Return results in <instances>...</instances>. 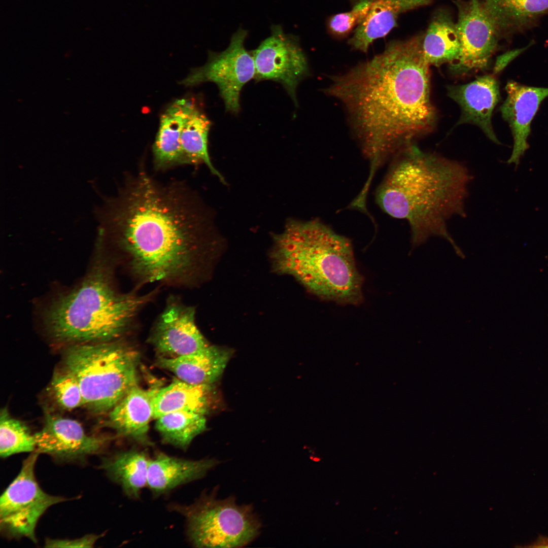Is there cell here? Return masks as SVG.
<instances>
[{"label":"cell","mask_w":548,"mask_h":548,"mask_svg":"<svg viewBox=\"0 0 548 548\" xmlns=\"http://www.w3.org/2000/svg\"><path fill=\"white\" fill-rule=\"evenodd\" d=\"M100 536L88 535L75 539H47L45 547H92Z\"/></svg>","instance_id":"f546056e"},{"label":"cell","mask_w":548,"mask_h":548,"mask_svg":"<svg viewBox=\"0 0 548 548\" xmlns=\"http://www.w3.org/2000/svg\"><path fill=\"white\" fill-rule=\"evenodd\" d=\"M211 121L196 107L187 121L181 135V148L184 165L205 164L224 184L222 175L213 164L208 151V135Z\"/></svg>","instance_id":"d4e9b609"},{"label":"cell","mask_w":548,"mask_h":548,"mask_svg":"<svg viewBox=\"0 0 548 548\" xmlns=\"http://www.w3.org/2000/svg\"><path fill=\"white\" fill-rule=\"evenodd\" d=\"M35 452L60 460L80 459L104 449L107 438L87 434L78 421L48 414L42 428L34 434Z\"/></svg>","instance_id":"4fadbf2b"},{"label":"cell","mask_w":548,"mask_h":548,"mask_svg":"<svg viewBox=\"0 0 548 548\" xmlns=\"http://www.w3.org/2000/svg\"><path fill=\"white\" fill-rule=\"evenodd\" d=\"M195 314L194 308L178 300L169 301L149 337L159 357H180L210 345L196 326Z\"/></svg>","instance_id":"7c38bea8"},{"label":"cell","mask_w":548,"mask_h":548,"mask_svg":"<svg viewBox=\"0 0 548 548\" xmlns=\"http://www.w3.org/2000/svg\"><path fill=\"white\" fill-rule=\"evenodd\" d=\"M51 387L56 402L62 408L71 410L83 405L79 384L66 369L54 375Z\"/></svg>","instance_id":"83f0119b"},{"label":"cell","mask_w":548,"mask_h":548,"mask_svg":"<svg viewBox=\"0 0 548 548\" xmlns=\"http://www.w3.org/2000/svg\"><path fill=\"white\" fill-rule=\"evenodd\" d=\"M447 88L449 96L461 108V115L458 124L477 125L492 141L500 144L491 122L493 111L500 99L496 79L487 75L469 83L451 85Z\"/></svg>","instance_id":"9a60e30c"},{"label":"cell","mask_w":548,"mask_h":548,"mask_svg":"<svg viewBox=\"0 0 548 548\" xmlns=\"http://www.w3.org/2000/svg\"><path fill=\"white\" fill-rule=\"evenodd\" d=\"M501 39L523 32L548 15V0H482Z\"/></svg>","instance_id":"44dd1931"},{"label":"cell","mask_w":548,"mask_h":548,"mask_svg":"<svg viewBox=\"0 0 548 548\" xmlns=\"http://www.w3.org/2000/svg\"><path fill=\"white\" fill-rule=\"evenodd\" d=\"M115 247L142 283L187 285L215 248L214 226L186 184L162 183L142 167L126 176L113 205Z\"/></svg>","instance_id":"6da1fadb"},{"label":"cell","mask_w":548,"mask_h":548,"mask_svg":"<svg viewBox=\"0 0 548 548\" xmlns=\"http://www.w3.org/2000/svg\"><path fill=\"white\" fill-rule=\"evenodd\" d=\"M280 239L289 271L310 292L341 304L361 303L363 279L348 238L313 220L289 223Z\"/></svg>","instance_id":"5b68a950"},{"label":"cell","mask_w":548,"mask_h":548,"mask_svg":"<svg viewBox=\"0 0 548 548\" xmlns=\"http://www.w3.org/2000/svg\"><path fill=\"white\" fill-rule=\"evenodd\" d=\"M212 385H193L175 379L159 388L152 401L153 418L168 413L187 411L205 415L211 405Z\"/></svg>","instance_id":"7402d4cb"},{"label":"cell","mask_w":548,"mask_h":548,"mask_svg":"<svg viewBox=\"0 0 548 548\" xmlns=\"http://www.w3.org/2000/svg\"><path fill=\"white\" fill-rule=\"evenodd\" d=\"M435 0H372L368 13L348 41L352 49L366 53L377 39L387 36L397 25L399 16L429 5Z\"/></svg>","instance_id":"ffe728a7"},{"label":"cell","mask_w":548,"mask_h":548,"mask_svg":"<svg viewBox=\"0 0 548 548\" xmlns=\"http://www.w3.org/2000/svg\"><path fill=\"white\" fill-rule=\"evenodd\" d=\"M372 0H359L348 12L332 16L328 22L330 33L336 38L346 37L367 15Z\"/></svg>","instance_id":"f1b7e54d"},{"label":"cell","mask_w":548,"mask_h":548,"mask_svg":"<svg viewBox=\"0 0 548 548\" xmlns=\"http://www.w3.org/2000/svg\"><path fill=\"white\" fill-rule=\"evenodd\" d=\"M106 264L96 259L79 285L47 309L44 324L56 340L77 344L118 339L151 299L154 292L142 295L118 292Z\"/></svg>","instance_id":"277c9868"},{"label":"cell","mask_w":548,"mask_h":548,"mask_svg":"<svg viewBox=\"0 0 548 548\" xmlns=\"http://www.w3.org/2000/svg\"><path fill=\"white\" fill-rule=\"evenodd\" d=\"M507 97L500 110L509 124L513 138L512 152L507 163L518 165L529 148L530 126L540 104L548 96V88L536 87L509 81L505 86Z\"/></svg>","instance_id":"5bb4252c"},{"label":"cell","mask_w":548,"mask_h":548,"mask_svg":"<svg viewBox=\"0 0 548 548\" xmlns=\"http://www.w3.org/2000/svg\"><path fill=\"white\" fill-rule=\"evenodd\" d=\"M36 442L32 434L24 423L13 418L6 408L0 414V455L7 458L21 453L34 452Z\"/></svg>","instance_id":"4316f807"},{"label":"cell","mask_w":548,"mask_h":548,"mask_svg":"<svg viewBox=\"0 0 548 548\" xmlns=\"http://www.w3.org/2000/svg\"><path fill=\"white\" fill-rule=\"evenodd\" d=\"M155 428L163 442L186 450L207 429L204 415L187 411L168 413L156 419Z\"/></svg>","instance_id":"484cf974"},{"label":"cell","mask_w":548,"mask_h":548,"mask_svg":"<svg viewBox=\"0 0 548 548\" xmlns=\"http://www.w3.org/2000/svg\"><path fill=\"white\" fill-rule=\"evenodd\" d=\"M231 350L216 346L175 358L159 357L156 364L178 379L193 385H212L223 373Z\"/></svg>","instance_id":"e0dca14e"},{"label":"cell","mask_w":548,"mask_h":548,"mask_svg":"<svg viewBox=\"0 0 548 548\" xmlns=\"http://www.w3.org/2000/svg\"><path fill=\"white\" fill-rule=\"evenodd\" d=\"M139 351L119 339L77 344L65 354V369L77 379L83 405L93 412L110 411L138 385Z\"/></svg>","instance_id":"8992f818"},{"label":"cell","mask_w":548,"mask_h":548,"mask_svg":"<svg viewBox=\"0 0 548 548\" xmlns=\"http://www.w3.org/2000/svg\"><path fill=\"white\" fill-rule=\"evenodd\" d=\"M375 193L377 203L389 216L407 221L414 247L432 236L448 241L462 253L448 223L465 217V202L472 179L463 163L420 150L414 143L392 158Z\"/></svg>","instance_id":"3957f363"},{"label":"cell","mask_w":548,"mask_h":548,"mask_svg":"<svg viewBox=\"0 0 548 548\" xmlns=\"http://www.w3.org/2000/svg\"><path fill=\"white\" fill-rule=\"evenodd\" d=\"M247 36L246 30L239 28L232 36L227 48L219 53L210 52L207 63L194 70L183 83L193 85L204 82L215 83L226 110L237 113L241 90L255 76L253 55L244 46Z\"/></svg>","instance_id":"9c48e42d"},{"label":"cell","mask_w":548,"mask_h":548,"mask_svg":"<svg viewBox=\"0 0 548 548\" xmlns=\"http://www.w3.org/2000/svg\"><path fill=\"white\" fill-rule=\"evenodd\" d=\"M149 460L146 452L131 449L105 458L101 467L127 496L137 499L142 489L147 486Z\"/></svg>","instance_id":"cb8c5ba5"},{"label":"cell","mask_w":548,"mask_h":548,"mask_svg":"<svg viewBox=\"0 0 548 548\" xmlns=\"http://www.w3.org/2000/svg\"><path fill=\"white\" fill-rule=\"evenodd\" d=\"M532 44L533 41H531L524 48L511 50L500 56L497 59L496 66L494 68L495 71L496 73L500 71L510 60L528 48Z\"/></svg>","instance_id":"4dcf8cb0"},{"label":"cell","mask_w":548,"mask_h":548,"mask_svg":"<svg viewBox=\"0 0 548 548\" xmlns=\"http://www.w3.org/2000/svg\"><path fill=\"white\" fill-rule=\"evenodd\" d=\"M195 107L189 100L179 99L169 106L161 115L158 131L153 145V165L155 170L163 171L184 165L181 135Z\"/></svg>","instance_id":"d6986e66"},{"label":"cell","mask_w":548,"mask_h":548,"mask_svg":"<svg viewBox=\"0 0 548 548\" xmlns=\"http://www.w3.org/2000/svg\"><path fill=\"white\" fill-rule=\"evenodd\" d=\"M257 81L269 80L281 83L297 105L296 88L307 77L306 57L296 37L286 34L279 25H273L270 35L251 53Z\"/></svg>","instance_id":"30bf717a"},{"label":"cell","mask_w":548,"mask_h":548,"mask_svg":"<svg viewBox=\"0 0 548 548\" xmlns=\"http://www.w3.org/2000/svg\"><path fill=\"white\" fill-rule=\"evenodd\" d=\"M219 463L215 459L192 460L156 452L149 460L147 486L154 496H159L202 478Z\"/></svg>","instance_id":"ac0fdd59"},{"label":"cell","mask_w":548,"mask_h":548,"mask_svg":"<svg viewBox=\"0 0 548 548\" xmlns=\"http://www.w3.org/2000/svg\"><path fill=\"white\" fill-rule=\"evenodd\" d=\"M39 454L34 452L23 461L20 472L0 500V527L11 537H26L37 542L35 529L46 510L63 502L62 497L47 494L40 487L35 467Z\"/></svg>","instance_id":"ba28073f"},{"label":"cell","mask_w":548,"mask_h":548,"mask_svg":"<svg viewBox=\"0 0 548 548\" xmlns=\"http://www.w3.org/2000/svg\"><path fill=\"white\" fill-rule=\"evenodd\" d=\"M172 507L185 518L188 539L197 547H239L255 539L261 524L251 504H237L233 497L207 495L189 505Z\"/></svg>","instance_id":"52a82bcc"},{"label":"cell","mask_w":548,"mask_h":548,"mask_svg":"<svg viewBox=\"0 0 548 548\" xmlns=\"http://www.w3.org/2000/svg\"><path fill=\"white\" fill-rule=\"evenodd\" d=\"M454 4L461 49L450 68L461 74L485 70L501 39L482 0H457Z\"/></svg>","instance_id":"8fae6325"},{"label":"cell","mask_w":548,"mask_h":548,"mask_svg":"<svg viewBox=\"0 0 548 548\" xmlns=\"http://www.w3.org/2000/svg\"><path fill=\"white\" fill-rule=\"evenodd\" d=\"M460 49L456 22L446 9L438 10L423 37L425 60L429 65L451 64L458 59Z\"/></svg>","instance_id":"603a6c76"},{"label":"cell","mask_w":548,"mask_h":548,"mask_svg":"<svg viewBox=\"0 0 548 548\" xmlns=\"http://www.w3.org/2000/svg\"><path fill=\"white\" fill-rule=\"evenodd\" d=\"M159 389L133 387L109 411L110 426L121 436L144 446H152L149 423L153 418V399Z\"/></svg>","instance_id":"2e32d148"},{"label":"cell","mask_w":548,"mask_h":548,"mask_svg":"<svg viewBox=\"0 0 548 548\" xmlns=\"http://www.w3.org/2000/svg\"><path fill=\"white\" fill-rule=\"evenodd\" d=\"M423 37L391 42L323 89L344 106L371 173L434 127Z\"/></svg>","instance_id":"7a4b0ae2"}]
</instances>
